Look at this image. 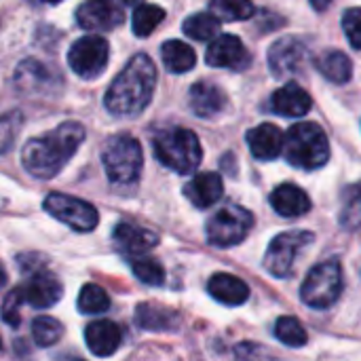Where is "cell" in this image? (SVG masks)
Listing matches in <instances>:
<instances>
[{
  "mask_svg": "<svg viewBox=\"0 0 361 361\" xmlns=\"http://www.w3.org/2000/svg\"><path fill=\"white\" fill-rule=\"evenodd\" d=\"M157 87V68L146 53L133 55L110 82L104 106L114 116H137L152 102Z\"/></svg>",
  "mask_w": 361,
  "mask_h": 361,
  "instance_id": "1",
  "label": "cell"
},
{
  "mask_svg": "<svg viewBox=\"0 0 361 361\" xmlns=\"http://www.w3.org/2000/svg\"><path fill=\"white\" fill-rule=\"evenodd\" d=\"M85 142V127L76 121L61 123L53 131L30 140L21 150L25 171L38 180L55 178Z\"/></svg>",
  "mask_w": 361,
  "mask_h": 361,
  "instance_id": "2",
  "label": "cell"
},
{
  "mask_svg": "<svg viewBox=\"0 0 361 361\" xmlns=\"http://www.w3.org/2000/svg\"><path fill=\"white\" fill-rule=\"evenodd\" d=\"M283 154L298 169H319L330 159L328 135L317 123H296L286 133Z\"/></svg>",
  "mask_w": 361,
  "mask_h": 361,
  "instance_id": "3",
  "label": "cell"
},
{
  "mask_svg": "<svg viewBox=\"0 0 361 361\" xmlns=\"http://www.w3.org/2000/svg\"><path fill=\"white\" fill-rule=\"evenodd\" d=\"M154 157L176 173H192L203 159L201 142L195 131L184 127H171L154 135Z\"/></svg>",
  "mask_w": 361,
  "mask_h": 361,
  "instance_id": "4",
  "label": "cell"
},
{
  "mask_svg": "<svg viewBox=\"0 0 361 361\" xmlns=\"http://www.w3.org/2000/svg\"><path fill=\"white\" fill-rule=\"evenodd\" d=\"M102 163L108 180L114 186H133L140 180L144 167L142 146L135 137L123 133L106 142L102 150Z\"/></svg>",
  "mask_w": 361,
  "mask_h": 361,
  "instance_id": "5",
  "label": "cell"
},
{
  "mask_svg": "<svg viewBox=\"0 0 361 361\" xmlns=\"http://www.w3.org/2000/svg\"><path fill=\"white\" fill-rule=\"evenodd\" d=\"M343 294V271L338 260H326L307 275L302 288H300V298L307 307L324 311L332 307Z\"/></svg>",
  "mask_w": 361,
  "mask_h": 361,
  "instance_id": "6",
  "label": "cell"
},
{
  "mask_svg": "<svg viewBox=\"0 0 361 361\" xmlns=\"http://www.w3.org/2000/svg\"><path fill=\"white\" fill-rule=\"evenodd\" d=\"M15 87L27 97H53L61 91L63 78L53 66L27 57L15 70Z\"/></svg>",
  "mask_w": 361,
  "mask_h": 361,
  "instance_id": "7",
  "label": "cell"
},
{
  "mask_svg": "<svg viewBox=\"0 0 361 361\" xmlns=\"http://www.w3.org/2000/svg\"><path fill=\"white\" fill-rule=\"evenodd\" d=\"M108 59H110V44L104 36L97 34H87L78 38L68 51V66L76 76L85 80L97 78L106 70Z\"/></svg>",
  "mask_w": 361,
  "mask_h": 361,
  "instance_id": "8",
  "label": "cell"
},
{
  "mask_svg": "<svg viewBox=\"0 0 361 361\" xmlns=\"http://www.w3.org/2000/svg\"><path fill=\"white\" fill-rule=\"evenodd\" d=\"M254 226V216L241 205L222 207L207 224V241L216 247H233L241 243Z\"/></svg>",
  "mask_w": 361,
  "mask_h": 361,
  "instance_id": "9",
  "label": "cell"
},
{
  "mask_svg": "<svg viewBox=\"0 0 361 361\" xmlns=\"http://www.w3.org/2000/svg\"><path fill=\"white\" fill-rule=\"evenodd\" d=\"M313 241V233L307 231H288L277 235L264 256V271L273 277H290L296 264L298 254Z\"/></svg>",
  "mask_w": 361,
  "mask_h": 361,
  "instance_id": "10",
  "label": "cell"
},
{
  "mask_svg": "<svg viewBox=\"0 0 361 361\" xmlns=\"http://www.w3.org/2000/svg\"><path fill=\"white\" fill-rule=\"evenodd\" d=\"M42 207L49 216H53L55 220H59L61 224L78 233H91L99 222V214L91 203L70 197V195L51 192L44 199Z\"/></svg>",
  "mask_w": 361,
  "mask_h": 361,
  "instance_id": "11",
  "label": "cell"
},
{
  "mask_svg": "<svg viewBox=\"0 0 361 361\" xmlns=\"http://www.w3.org/2000/svg\"><path fill=\"white\" fill-rule=\"evenodd\" d=\"M125 21V11L116 2L93 0L76 8V23L87 32H108Z\"/></svg>",
  "mask_w": 361,
  "mask_h": 361,
  "instance_id": "12",
  "label": "cell"
},
{
  "mask_svg": "<svg viewBox=\"0 0 361 361\" xmlns=\"http://www.w3.org/2000/svg\"><path fill=\"white\" fill-rule=\"evenodd\" d=\"M307 47L292 36L279 38L269 51V66L275 76H294L302 72Z\"/></svg>",
  "mask_w": 361,
  "mask_h": 361,
  "instance_id": "13",
  "label": "cell"
},
{
  "mask_svg": "<svg viewBox=\"0 0 361 361\" xmlns=\"http://www.w3.org/2000/svg\"><path fill=\"white\" fill-rule=\"evenodd\" d=\"M205 61L214 68H231V70H245L250 66V53L243 42L233 34H220L212 40Z\"/></svg>",
  "mask_w": 361,
  "mask_h": 361,
  "instance_id": "14",
  "label": "cell"
},
{
  "mask_svg": "<svg viewBox=\"0 0 361 361\" xmlns=\"http://www.w3.org/2000/svg\"><path fill=\"white\" fill-rule=\"evenodd\" d=\"M21 288H23L25 305H30L34 309H49V307L57 305L61 300V294H63L61 281L49 271L34 273L27 279V283Z\"/></svg>",
  "mask_w": 361,
  "mask_h": 361,
  "instance_id": "15",
  "label": "cell"
},
{
  "mask_svg": "<svg viewBox=\"0 0 361 361\" xmlns=\"http://www.w3.org/2000/svg\"><path fill=\"white\" fill-rule=\"evenodd\" d=\"M121 341H123L121 328L110 319L91 322L85 328V343L89 351L97 357H110L112 353H116V349L121 347Z\"/></svg>",
  "mask_w": 361,
  "mask_h": 361,
  "instance_id": "16",
  "label": "cell"
},
{
  "mask_svg": "<svg viewBox=\"0 0 361 361\" xmlns=\"http://www.w3.org/2000/svg\"><path fill=\"white\" fill-rule=\"evenodd\" d=\"M311 106H313L311 95L296 82H288L271 95V110L281 116L300 118L311 110Z\"/></svg>",
  "mask_w": 361,
  "mask_h": 361,
  "instance_id": "17",
  "label": "cell"
},
{
  "mask_svg": "<svg viewBox=\"0 0 361 361\" xmlns=\"http://www.w3.org/2000/svg\"><path fill=\"white\" fill-rule=\"evenodd\" d=\"M283 140L286 135L273 123H262L247 131V146L260 161H273L283 154Z\"/></svg>",
  "mask_w": 361,
  "mask_h": 361,
  "instance_id": "18",
  "label": "cell"
},
{
  "mask_svg": "<svg viewBox=\"0 0 361 361\" xmlns=\"http://www.w3.org/2000/svg\"><path fill=\"white\" fill-rule=\"evenodd\" d=\"M188 99H190L192 112L201 118H214L226 106V95L222 93V89L214 82H207V80L195 82L190 87Z\"/></svg>",
  "mask_w": 361,
  "mask_h": 361,
  "instance_id": "19",
  "label": "cell"
},
{
  "mask_svg": "<svg viewBox=\"0 0 361 361\" xmlns=\"http://www.w3.org/2000/svg\"><path fill=\"white\" fill-rule=\"evenodd\" d=\"M114 241H116V245L121 247L123 254L133 256V258H142L146 252H150L159 243V237L154 233H150V231L140 228V226L121 222L114 228Z\"/></svg>",
  "mask_w": 361,
  "mask_h": 361,
  "instance_id": "20",
  "label": "cell"
},
{
  "mask_svg": "<svg viewBox=\"0 0 361 361\" xmlns=\"http://www.w3.org/2000/svg\"><path fill=\"white\" fill-rule=\"evenodd\" d=\"M222 178L218 176V173H199V176H195L188 184H186V188H184V195H186V199L195 205V207H199V209H207V207H212L214 203H218L220 199H222Z\"/></svg>",
  "mask_w": 361,
  "mask_h": 361,
  "instance_id": "21",
  "label": "cell"
},
{
  "mask_svg": "<svg viewBox=\"0 0 361 361\" xmlns=\"http://www.w3.org/2000/svg\"><path fill=\"white\" fill-rule=\"evenodd\" d=\"M271 205L283 218H298L311 209V199L296 184H281L273 190Z\"/></svg>",
  "mask_w": 361,
  "mask_h": 361,
  "instance_id": "22",
  "label": "cell"
},
{
  "mask_svg": "<svg viewBox=\"0 0 361 361\" xmlns=\"http://www.w3.org/2000/svg\"><path fill=\"white\" fill-rule=\"evenodd\" d=\"M207 290H209L212 298H216L218 302L228 305V307H239L250 298L247 283L235 275H228V273H216L209 279Z\"/></svg>",
  "mask_w": 361,
  "mask_h": 361,
  "instance_id": "23",
  "label": "cell"
},
{
  "mask_svg": "<svg viewBox=\"0 0 361 361\" xmlns=\"http://www.w3.org/2000/svg\"><path fill=\"white\" fill-rule=\"evenodd\" d=\"M178 313L152 305V302H142L135 309V324L142 330H152V332H165V330H173L178 326Z\"/></svg>",
  "mask_w": 361,
  "mask_h": 361,
  "instance_id": "24",
  "label": "cell"
},
{
  "mask_svg": "<svg viewBox=\"0 0 361 361\" xmlns=\"http://www.w3.org/2000/svg\"><path fill=\"white\" fill-rule=\"evenodd\" d=\"M317 70L332 82L336 85H345L351 80L353 74V63L351 59L341 53V51H324L317 59H315Z\"/></svg>",
  "mask_w": 361,
  "mask_h": 361,
  "instance_id": "25",
  "label": "cell"
},
{
  "mask_svg": "<svg viewBox=\"0 0 361 361\" xmlns=\"http://www.w3.org/2000/svg\"><path fill=\"white\" fill-rule=\"evenodd\" d=\"M161 57H163L165 68L169 72H173V74L190 72L195 68V63H197L195 51L186 42H182V40H167V42H163Z\"/></svg>",
  "mask_w": 361,
  "mask_h": 361,
  "instance_id": "26",
  "label": "cell"
},
{
  "mask_svg": "<svg viewBox=\"0 0 361 361\" xmlns=\"http://www.w3.org/2000/svg\"><path fill=\"white\" fill-rule=\"evenodd\" d=\"M182 30L188 38L195 40H216L220 36V19L212 11L195 13L182 23Z\"/></svg>",
  "mask_w": 361,
  "mask_h": 361,
  "instance_id": "27",
  "label": "cell"
},
{
  "mask_svg": "<svg viewBox=\"0 0 361 361\" xmlns=\"http://www.w3.org/2000/svg\"><path fill=\"white\" fill-rule=\"evenodd\" d=\"M163 19H165V11L161 6H157V4H140V6H135L133 17H131L133 34L140 36V38H146L157 30V25Z\"/></svg>",
  "mask_w": 361,
  "mask_h": 361,
  "instance_id": "28",
  "label": "cell"
},
{
  "mask_svg": "<svg viewBox=\"0 0 361 361\" xmlns=\"http://www.w3.org/2000/svg\"><path fill=\"white\" fill-rule=\"evenodd\" d=\"M110 309V296L104 288L95 283H87L78 294V311L85 315H99Z\"/></svg>",
  "mask_w": 361,
  "mask_h": 361,
  "instance_id": "29",
  "label": "cell"
},
{
  "mask_svg": "<svg viewBox=\"0 0 361 361\" xmlns=\"http://www.w3.org/2000/svg\"><path fill=\"white\" fill-rule=\"evenodd\" d=\"M63 336V326L55 317H36L32 322V338L38 347H53Z\"/></svg>",
  "mask_w": 361,
  "mask_h": 361,
  "instance_id": "30",
  "label": "cell"
},
{
  "mask_svg": "<svg viewBox=\"0 0 361 361\" xmlns=\"http://www.w3.org/2000/svg\"><path fill=\"white\" fill-rule=\"evenodd\" d=\"M275 336L288 347H305L309 341L307 330L294 317H279L275 324Z\"/></svg>",
  "mask_w": 361,
  "mask_h": 361,
  "instance_id": "31",
  "label": "cell"
},
{
  "mask_svg": "<svg viewBox=\"0 0 361 361\" xmlns=\"http://www.w3.org/2000/svg\"><path fill=\"white\" fill-rule=\"evenodd\" d=\"M131 271H133V275H135L142 283H146V286H163V283H165V271H163V267H161L157 260H152V258H146V256L133 258Z\"/></svg>",
  "mask_w": 361,
  "mask_h": 361,
  "instance_id": "32",
  "label": "cell"
},
{
  "mask_svg": "<svg viewBox=\"0 0 361 361\" xmlns=\"http://www.w3.org/2000/svg\"><path fill=\"white\" fill-rule=\"evenodd\" d=\"M341 222H343V226H347L351 231H360L361 228V182L349 188L347 199H345V207L341 214Z\"/></svg>",
  "mask_w": 361,
  "mask_h": 361,
  "instance_id": "33",
  "label": "cell"
},
{
  "mask_svg": "<svg viewBox=\"0 0 361 361\" xmlns=\"http://www.w3.org/2000/svg\"><path fill=\"white\" fill-rule=\"evenodd\" d=\"M212 13H214L220 21H239V19L252 17L254 4H250V2L220 0V2H212Z\"/></svg>",
  "mask_w": 361,
  "mask_h": 361,
  "instance_id": "34",
  "label": "cell"
},
{
  "mask_svg": "<svg viewBox=\"0 0 361 361\" xmlns=\"http://www.w3.org/2000/svg\"><path fill=\"white\" fill-rule=\"evenodd\" d=\"M21 112H0V154L8 152L21 129Z\"/></svg>",
  "mask_w": 361,
  "mask_h": 361,
  "instance_id": "35",
  "label": "cell"
},
{
  "mask_svg": "<svg viewBox=\"0 0 361 361\" xmlns=\"http://www.w3.org/2000/svg\"><path fill=\"white\" fill-rule=\"evenodd\" d=\"M25 302L23 298V288H13L4 300H2V309H0V317L6 326L17 328L21 324V305Z\"/></svg>",
  "mask_w": 361,
  "mask_h": 361,
  "instance_id": "36",
  "label": "cell"
},
{
  "mask_svg": "<svg viewBox=\"0 0 361 361\" xmlns=\"http://www.w3.org/2000/svg\"><path fill=\"white\" fill-rule=\"evenodd\" d=\"M343 30L353 49H361V8H347L343 15Z\"/></svg>",
  "mask_w": 361,
  "mask_h": 361,
  "instance_id": "37",
  "label": "cell"
},
{
  "mask_svg": "<svg viewBox=\"0 0 361 361\" xmlns=\"http://www.w3.org/2000/svg\"><path fill=\"white\" fill-rule=\"evenodd\" d=\"M260 353H267L262 347L256 345H239L237 347V361H267L260 357Z\"/></svg>",
  "mask_w": 361,
  "mask_h": 361,
  "instance_id": "38",
  "label": "cell"
},
{
  "mask_svg": "<svg viewBox=\"0 0 361 361\" xmlns=\"http://www.w3.org/2000/svg\"><path fill=\"white\" fill-rule=\"evenodd\" d=\"M4 283H6V273H4L2 267H0V288H4Z\"/></svg>",
  "mask_w": 361,
  "mask_h": 361,
  "instance_id": "39",
  "label": "cell"
},
{
  "mask_svg": "<svg viewBox=\"0 0 361 361\" xmlns=\"http://www.w3.org/2000/svg\"><path fill=\"white\" fill-rule=\"evenodd\" d=\"M0 349H2V341H0Z\"/></svg>",
  "mask_w": 361,
  "mask_h": 361,
  "instance_id": "40",
  "label": "cell"
},
{
  "mask_svg": "<svg viewBox=\"0 0 361 361\" xmlns=\"http://www.w3.org/2000/svg\"><path fill=\"white\" fill-rule=\"evenodd\" d=\"M74 361H82V360H74Z\"/></svg>",
  "mask_w": 361,
  "mask_h": 361,
  "instance_id": "41",
  "label": "cell"
}]
</instances>
